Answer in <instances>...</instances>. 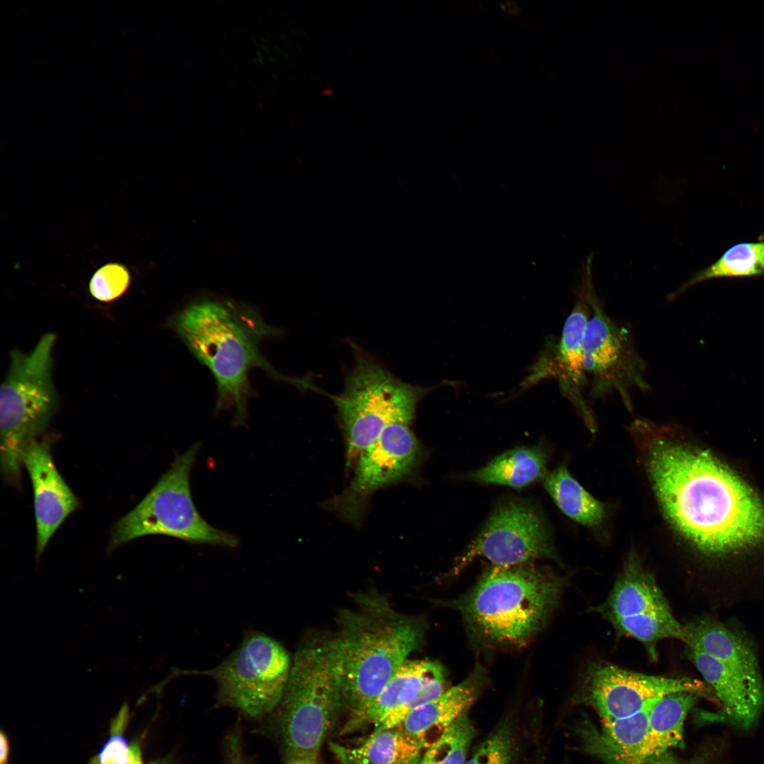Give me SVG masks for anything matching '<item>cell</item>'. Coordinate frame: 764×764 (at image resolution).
<instances>
[{
    "instance_id": "obj_1",
    "label": "cell",
    "mask_w": 764,
    "mask_h": 764,
    "mask_svg": "<svg viewBox=\"0 0 764 764\" xmlns=\"http://www.w3.org/2000/svg\"><path fill=\"white\" fill-rule=\"evenodd\" d=\"M629 429L645 447V467L664 516L696 549L722 555L764 540V505L712 456L681 441L673 425L637 419Z\"/></svg>"
},
{
    "instance_id": "obj_2",
    "label": "cell",
    "mask_w": 764,
    "mask_h": 764,
    "mask_svg": "<svg viewBox=\"0 0 764 764\" xmlns=\"http://www.w3.org/2000/svg\"><path fill=\"white\" fill-rule=\"evenodd\" d=\"M166 326L213 375L217 390L216 412L233 411V424L243 425L253 393L251 370L258 368L274 379L303 390L320 392L311 378H294L277 371L260 350V342L278 335L251 306L212 297L195 300L175 312Z\"/></svg>"
},
{
    "instance_id": "obj_3",
    "label": "cell",
    "mask_w": 764,
    "mask_h": 764,
    "mask_svg": "<svg viewBox=\"0 0 764 764\" xmlns=\"http://www.w3.org/2000/svg\"><path fill=\"white\" fill-rule=\"evenodd\" d=\"M332 635L342 691L350 712L371 702L422 644L424 623L397 611L375 589L352 595Z\"/></svg>"
},
{
    "instance_id": "obj_4",
    "label": "cell",
    "mask_w": 764,
    "mask_h": 764,
    "mask_svg": "<svg viewBox=\"0 0 764 764\" xmlns=\"http://www.w3.org/2000/svg\"><path fill=\"white\" fill-rule=\"evenodd\" d=\"M564 584L553 572L531 562L492 565L453 606L487 641L520 646L546 622Z\"/></svg>"
},
{
    "instance_id": "obj_5",
    "label": "cell",
    "mask_w": 764,
    "mask_h": 764,
    "mask_svg": "<svg viewBox=\"0 0 764 764\" xmlns=\"http://www.w3.org/2000/svg\"><path fill=\"white\" fill-rule=\"evenodd\" d=\"M289 760H317L346 707L332 635L306 640L296 652L280 702Z\"/></svg>"
},
{
    "instance_id": "obj_6",
    "label": "cell",
    "mask_w": 764,
    "mask_h": 764,
    "mask_svg": "<svg viewBox=\"0 0 764 764\" xmlns=\"http://www.w3.org/2000/svg\"><path fill=\"white\" fill-rule=\"evenodd\" d=\"M52 333L45 334L28 354L13 350L0 392V463L2 475L19 483L23 456L49 424L57 407L52 380Z\"/></svg>"
},
{
    "instance_id": "obj_7",
    "label": "cell",
    "mask_w": 764,
    "mask_h": 764,
    "mask_svg": "<svg viewBox=\"0 0 764 764\" xmlns=\"http://www.w3.org/2000/svg\"><path fill=\"white\" fill-rule=\"evenodd\" d=\"M354 364L333 401L346 439L347 464L393 423L410 424L427 390L403 381L354 345Z\"/></svg>"
},
{
    "instance_id": "obj_8",
    "label": "cell",
    "mask_w": 764,
    "mask_h": 764,
    "mask_svg": "<svg viewBox=\"0 0 764 764\" xmlns=\"http://www.w3.org/2000/svg\"><path fill=\"white\" fill-rule=\"evenodd\" d=\"M199 448V443H195L177 455L144 499L115 523L109 550L149 535H163L195 544L237 547V537L207 523L193 502L190 478Z\"/></svg>"
},
{
    "instance_id": "obj_9",
    "label": "cell",
    "mask_w": 764,
    "mask_h": 764,
    "mask_svg": "<svg viewBox=\"0 0 764 764\" xmlns=\"http://www.w3.org/2000/svg\"><path fill=\"white\" fill-rule=\"evenodd\" d=\"M291 666L288 652L277 641L253 632L208 674L218 683L221 703L257 718L280 704Z\"/></svg>"
},
{
    "instance_id": "obj_10",
    "label": "cell",
    "mask_w": 764,
    "mask_h": 764,
    "mask_svg": "<svg viewBox=\"0 0 764 764\" xmlns=\"http://www.w3.org/2000/svg\"><path fill=\"white\" fill-rule=\"evenodd\" d=\"M583 348L589 397L603 400L617 395L632 412V391L651 390L646 376L647 363L630 329L610 318L598 296L593 302Z\"/></svg>"
},
{
    "instance_id": "obj_11",
    "label": "cell",
    "mask_w": 764,
    "mask_h": 764,
    "mask_svg": "<svg viewBox=\"0 0 764 764\" xmlns=\"http://www.w3.org/2000/svg\"><path fill=\"white\" fill-rule=\"evenodd\" d=\"M710 690L702 682L689 678L646 675L607 662H594L586 668L581 691L584 701L601 721H608L635 714L671 693L710 696Z\"/></svg>"
},
{
    "instance_id": "obj_12",
    "label": "cell",
    "mask_w": 764,
    "mask_h": 764,
    "mask_svg": "<svg viewBox=\"0 0 764 764\" xmlns=\"http://www.w3.org/2000/svg\"><path fill=\"white\" fill-rule=\"evenodd\" d=\"M478 556L501 567L531 563L540 558L557 560L541 515L531 504L517 500L504 502L494 509L456 569Z\"/></svg>"
},
{
    "instance_id": "obj_13",
    "label": "cell",
    "mask_w": 764,
    "mask_h": 764,
    "mask_svg": "<svg viewBox=\"0 0 764 764\" xmlns=\"http://www.w3.org/2000/svg\"><path fill=\"white\" fill-rule=\"evenodd\" d=\"M409 424H389L360 453L351 485L338 499L337 505L344 514H356L359 506L372 492L410 472L419 446Z\"/></svg>"
},
{
    "instance_id": "obj_14",
    "label": "cell",
    "mask_w": 764,
    "mask_h": 764,
    "mask_svg": "<svg viewBox=\"0 0 764 764\" xmlns=\"http://www.w3.org/2000/svg\"><path fill=\"white\" fill-rule=\"evenodd\" d=\"M596 296L591 278V259H589L583 268L581 282L577 287L575 303L562 328L555 368L562 392L591 434L596 432L598 426L594 413L584 396L587 380L584 369L583 345L586 325Z\"/></svg>"
},
{
    "instance_id": "obj_15",
    "label": "cell",
    "mask_w": 764,
    "mask_h": 764,
    "mask_svg": "<svg viewBox=\"0 0 764 764\" xmlns=\"http://www.w3.org/2000/svg\"><path fill=\"white\" fill-rule=\"evenodd\" d=\"M22 463L33 485L36 556L39 557L54 532L80 504L56 468L49 442L45 439H35L29 444L23 453Z\"/></svg>"
},
{
    "instance_id": "obj_16",
    "label": "cell",
    "mask_w": 764,
    "mask_h": 764,
    "mask_svg": "<svg viewBox=\"0 0 764 764\" xmlns=\"http://www.w3.org/2000/svg\"><path fill=\"white\" fill-rule=\"evenodd\" d=\"M486 683V673L478 666L463 681L412 710L395 727L412 738L425 753L468 711Z\"/></svg>"
},
{
    "instance_id": "obj_17",
    "label": "cell",
    "mask_w": 764,
    "mask_h": 764,
    "mask_svg": "<svg viewBox=\"0 0 764 764\" xmlns=\"http://www.w3.org/2000/svg\"><path fill=\"white\" fill-rule=\"evenodd\" d=\"M685 651L720 702L719 719L740 730L753 728L764 709V692L753 688L741 676L706 652L690 645H687Z\"/></svg>"
},
{
    "instance_id": "obj_18",
    "label": "cell",
    "mask_w": 764,
    "mask_h": 764,
    "mask_svg": "<svg viewBox=\"0 0 764 764\" xmlns=\"http://www.w3.org/2000/svg\"><path fill=\"white\" fill-rule=\"evenodd\" d=\"M685 644L713 656L741 676L753 688L764 692L756 652L741 633L710 617L684 625Z\"/></svg>"
},
{
    "instance_id": "obj_19",
    "label": "cell",
    "mask_w": 764,
    "mask_h": 764,
    "mask_svg": "<svg viewBox=\"0 0 764 764\" xmlns=\"http://www.w3.org/2000/svg\"><path fill=\"white\" fill-rule=\"evenodd\" d=\"M652 705L625 717L601 721V731L587 724L581 733L583 746L607 764H643Z\"/></svg>"
},
{
    "instance_id": "obj_20",
    "label": "cell",
    "mask_w": 764,
    "mask_h": 764,
    "mask_svg": "<svg viewBox=\"0 0 764 764\" xmlns=\"http://www.w3.org/2000/svg\"><path fill=\"white\" fill-rule=\"evenodd\" d=\"M444 673L440 664L429 660H407L378 695L364 707L350 712L342 734L351 733L382 719L412 700L434 676Z\"/></svg>"
},
{
    "instance_id": "obj_21",
    "label": "cell",
    "mask_w": 764,
    "mask_h": 764,
    "mask_svg": "<svg viewBox=\"0 0 764 764\" xmlns=\"http://www.w3.org/2000/svg\"><path fill=\"white\" fill-rule=\"evenodd\" d=\"M593 610L610 621L670 608L654 576L631 555L607 599Z\"/></svg>"
},
{
    "instance_id": "obj_22",
    "label": "cell",
    "mask_w": 764,
    "mask_h": 764,
    "mask_svg": "<svg viewBox=\"0 0 764 764\" xmlns=\"http://www.w3.org/2000/svg\"><path fill=\"white\" fill-rule=\"evenodd\" d=\"M548 456L541 446L519 447L497 456L469 474L473 481L521 489L545 478Z\"/></svg>"
},
{
    "instance_id": "obj_23",
    "label": "cell",
    "mask_w": 764,
    "mask_h": 764,
    "mask_svg": "<svg viewBox=\"0 0 764 764\" xmlns=\"http://www.w3.org/2000/svg\"><path fill=\"white\" fill-rule=\"evenodd\" d=\"M700 697L699 694L688 692L671 693L652 705L649 714L644 761L673 747L683 746L684 722Z\"/></svg>"
},
{
    "instance_id": "obj_24",
    "label": "cell",
    "mask_w": 764,
    "mask_h": 764,
    "mask_svg": "<svg viewBox=\"0 0 764 764\" xmlns=\"http://www.w3.org/2000/svg\"><path fill=\"white\" fill-rule=\"evenodd\" d=\"M544 487L559 509L573 521L592 528L603 522L604 504L588 492L565 465L546 475Z\"/></svg>"
},
{
    "instance_id": "obj_25",
    "label": "cell",
    "mask_w": 764,
    "mask_h": 764,
    "mask_svg": "<svg viewBox=\"0 0 764 764\" xmlns=\"http://www.w3.org/2000/svg\"><path fill=\"white\" fill-rule=\"evenodd\" d=\"M764 272V241L742 243L729 248L715 262L700 271L680 287L667 294L673 301L691 286L717 277H748Z\"/></svg>"
},
{
    "instance_id": "obj_26",
    "label": "cell",
    "mask_w": 764,
    "mask_h": 764,
    "mask_svg": "<svg viewBox=\"0 0 764 764\" xmlns=\"http://www.w3.org/2000/svg\"><path fill=\"white\" fill-rule=\"evenodd\" d=\"M618 634L641 642L652 661L657 659L656 644L666 638L685 642V630L670 610L655 611L616 618L610 621Z\"/></svg>"
},
{
    "instance_id": "obj_27",
    "label": "cell",
    "mask_w": 764,
    "mask_h": 764,
    "mask_svg": "<svg viewBox=\"0 0 764 764\" xmlns=\"http://www.w3.org/2000/svg\"><path fill=\"white\" fill-rule=\"evenodd\" d=\"M368 764H420L424 751L398 727L374 731L361 746Z\"/></svg>"
},
{
    "instance_id": "obj_28",
    "label": "cell",
    "mask_w": 764,
    "mask_h": 764,
    "mask_svg": "<svg viewBox=\"0 0 764 764\" xmlns=\"http://www.w3.org/2000/svg\"><path fill=\"white\" fill-rule=\"evenodd\" d=\"M475 732L466 711L441 739L425 751L420 764H465Z\"/></svg>"
},
{
    "instance_id": "obj_29",
    "label": "cell",
    "mask_w": 764,
    "mask_h": 764,
    "mask_svg": "<svg viewBox=\"0 0 764 764\" xmlns=\"http://www.w3.org/2000/svg\"><path fill=\"white\" fill-rule=\"evenodd\" d=\"M514 734L511 724L503 721L483 741L465 764H512Z\"/></svg>"
},
{
    "instance_id": "obj_30",
    "label": "cell",
    "mask_w": 764,
    "mask_h": 764,
    "mask_svg": "<svg viewBox=\"0 0 764 764\" xmlns=\"http://www.w3.org/2000/svg\"><path fill=\"white\" fill-rule=\"evenodd\" d=\"M129 270L119 262H108L92 275L88 284L91 296L101 302H111L122 296L130 285Z\"/></svg>"
},
{
    "instance_id": "obj_31",
    "label": "cell",
    "mask_w": 764,
    "mask_h": 764,
    "mask_svg": "<svg viewBox=\"0 0 764 764\" xmlns=\"http://www.w3.org/2000/svg\"><path fill=\"white\" fill-rule=\"evenodd\" d=\"M128 719L129 709L124 705L111 722L108 740L89 764L123 763L129 748L123 736Z\"/></svg>"
},
{
    "instance_id": "obj_32",
    "label": "cell",
    "mask_w": 764,
    "mask_h": 764,
    "mask_svg": "<svg viewBox=\"0 0 764 764\" xmlns=\"http://www.w3.org/2000/svg\"><path fill=\"white\" fill-rule=\"evenodd\" d=\"M228 741V764H248L243 757L238 737L231 736Z\"/></svg>"
},
{
    "instance_id": "obj_33",
    "label": "cell",
    "mask_w": 764,
    "mask_h": 764,
    "mask_svg": "<svg viewBox=\"0 0 764 764\" xmlns=\"http://www.w3.org/2000/svg\"><path fill=\"white\" fill-rule=\"evenodd\" d=\"M643 764H689L675 756L671 750L649 757Z\"/></svg>"
},
{
    "instance_id": "obj_34",
    "label": "cell",
    "mask_w": 764,
    "mask_h": 764,
    "mask_svg": "<svg viewBox=\"0 0 764 764\" xmlns=\"http://www.w3.org/2000/svg\"><path fill=\"white\" fill-rule=\"evenodd\" d=\"M122 764H143L141 751L138 742L134 741L129 745L126 758Z\"/></svg>"
},
{
    "instance_id": "obj_35",
    "label": "cell",
    "mask_w": 764,
    "mask_h": 764,
    "mask_svg": "<svg viewBox=\"0 0 764 764\" xmlns=\"http://www.w3.org/2000/svg\"><path fill=\"white\" fill-rule=\"evenodd\" d=\"M0 764H7L9 757V743L6 735L0 734Z\"/></svg>"
},
{
    "instance_id": "obj_36",
    "label": "cell",
    "mask_w": 764,
    "mask_h": 764,
    "mask_svg": "<svg viewBox=\"0 0 764 764\" xmlns=\"http://www.w3.org/2000/svg\"><path fill=\"white\" fill-rule=\"evenodd\" d=\"M286 764H320L317 760H308V759H291L289 760Z\"/></svg>"
},
{
    "instance_id": "obj_37",
    "label": "cell",
    "mask_w": 764,
    "mask_h": 764,
    "mask_svg": "<svg viewBox=\"0 0 764 764\" xmlns=\"http://www.w3.org/2000/svg\"><path fill=\"white\" fill-rule=\"evenodd\" d=\"M149 764H164V763H160V762H152V763H150Z\"/></svg>"
}]
</instances>
